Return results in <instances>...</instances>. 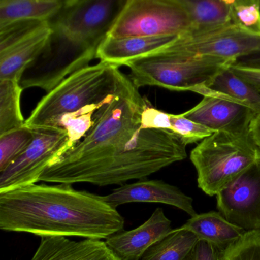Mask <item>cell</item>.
Wrapping results in <instances>:
<instances>
[{"mask_svg": "<svg viewBox=\"0 0 260 260\" xmlns=\"http://www.w3.org/2000/svg\"><path fill=\"white\" fill-rule=\"evenodd\" d=\"M138 89L127 76L89 133L48 167L39 181L121 186L179 162L180 144L173 133L141 125V114L149 101Z\"/></svg>", "mask_w": 260, "mask_h": 260, "instance_id": "1", "label": "cell"}, {"mask_svg": "<svg viewBox=\"0 0 260 260\" xmlns=\"http://www.w3.org/2000/svg\"><path fill=\"white\" fill-rule=\"evenodd\" d=\"M117 208L71 184H32L0 192V229L38 237L107 239L123 231Z\"/></svg>", "mask_w": 260, "mask_h": 260, "instance_id": "2", "label": "cell"}, {"mask_svg": "<svg viewBox=\"0 0 260 260\" xmlns=\"http://www.w3.org/2000/svg\"><path fill=\"white\" fill-rule=\"evenodd\" d=\"M127 0H63L48 21L51 34L40 55L25 70L24 89L49 92L67 77L89 66Z\"/></svg>", "mask_w": 260, "mask_h": 260, "instance_id": "3", "label": "cell"}, {"mask_svg": "<svg viewBox=\"0 0 260 260\" xmlns=\"http://www.w3.org/2000/svg\"><path fill=\"white\" fill-rule=\"evenodd\" d=\"M127 76L115 65L100 62L71 74L38 103L25 126L61 129L68 135L65 152L77 146L112 101Z\"/></svg>", "mask_w": 260, "mask_h": 260, "instance_id": "4", "label": "cell"}, {"mask_svg": "<svg viewBox=\"0 0 260 260\" xmlns=\"http://www.w3.org/2000/svg\"><path fill=\"white\" fill-rule=\"evenodd\" d=\"M190 159L197 171L198 186L214 196L260 160V149L250 132H214L191 150Z\"/></svg>", "mask_w": 260, "mask_h": 260, "instance_id": "5", "label": "cell"}, {"mask_svg": "<svg viewBox=\"0 0 260 260\" xmlns=\"http://www.w3.org/2000/svg\"><path fill=\"white\" fill-rule=\"evenodd\" d=\"M235 61L213 57H188L157 51L127 63L128 76L138 89L158 86L173 91L194 92L207 86Z\"/></svg>", "mask_w": 260, "mask_h": 260, "instance_id": "6", "label": "cell"}, {"mask_svg": "<svg viewBox=\"0 0 260 260\" xmlns=\"http://www.w3.org/2000/svg\"><path fill=\"white\" fill-rule=\"evenodd\" d=\"M189 27L181 0H127L107 37L182 36Z\"/></svg>", "mask_w": 260, "mask_h": 260, "instance_id": "7", "label": "cell"}, {"mask_svg": "<svg viewBox=\"0 0 260 260\" xmlns=\"http://www.w3.org/2000/svg\"><path fill=\"white\" fill-rule=\"evenodd\" d=\"M33 140L26 150L0 172V192L40 182L50 166L64 154L68 135L61 129H32Z\"/></svg>", "mask_w": 260, "mask_h": 260, "instance_id": "8", "label": "cell"}, {"mask_svg": "<svg viewBox=\"0 0 260 260\" xmlns=\"http://www.w3.org/2000/svg\"><path fill=\"white\" fill-rule=\"evenodd\" d=\"M51 34L48 21H21L0 28V80H21Z\"/></svg>", "mask_w": 260, "mask_h": 260, "instance_id": "9", "label": "cell"}, {"mask_svg": "<svg viewBox=\"0 0 260 260\" xmlns=\"http://www.w3.org/2000/svg\"><path fill=\"white\" fill-rule=\"evenodd\" d=\"M260 50V38L242 31L233 24L198 36L182 35L159 51L188 57H213L237 61Z\"/></svg>", "mask_w": 260, "mask_h": 260, "instance_id": "10", "label": "cell"}, {"mask_svg": "<svg viewBox=\"0 0 260 260\" xmlns=\"http://www.w3.org/2000/svg\"><path fill=\"white\" fill-rule=\"evenodd\" d=\"M216 196L218 212L230 223L246 232L260 231V160Z\"/></svg>", "mask_w": 260, "mask_h": 260, "instance_id": "11", "label": "cell"}, {"mask_svg": "<svg viewBox=\"0 0 260 260\" xmlns=\"http://www.w3.org/2000/svg\"><path fill=\"white\" fill-rule=\"evenodd\" d=\"M203 96L194 108L182 113L185 118L215 132L243 134L250 132V125L258 116L253 110L224 95L202 86L194 92Z\"/></svg>", "mask_w": 260, "mask_h": 260, "instance_id": "12", "label": "cell"}, {"mask_svg": "<svg viewBox=\"0 0 260 260\" xmlns=\"http://www.w3.org/2000/svg\"><path fill=\"white\" fill-rule=\"evenodd\" d=\"M108 204L117 208L132 202H153L172 205L188 215H196L193 199L179 188L162 180L142 179L132 184H124L111 194L103 196Z\"/></svg>", "mask_w": 260, "mask_h": 260, "instance_id": "13", "label": "cell"}, {"mask_svg": "<svg viewBox=\"0 0 260 260\" xmlns=\"http://www.w3.org/2000/svg\"><path fill=\"white\" fill-rule=\"evenodd\" d=\"M172 231L171 220L162 208H157L141 226L112 234L105 242L120 259L140 260L153 245Z\"/></svg>", "mask_w": 260, "mask_h": 260, "instance_id": "14", "label": "cell"}, {"mask_svg": "<svg viewBox=\"0 0 260 260\" xmlns=\"http://www.w3.org/2000/svg\"><path fill=\"white\" fill-rule=\"evenodd\" d=\"M31 260H121L100 240L74 241L68 237H46Z\"/></svg>", "mask_w": 260, "mask_h": 260, "instance_id": "15", "label": "cell"}, {"mask_svg": "<svg viewBox=\"0 0 260 260\" xmlns=\"http://www.w3.org/2000/svg\"><path fill=\"white\" fill-rule=\"evenodd\" d=\"M179 36H162L155 37H106L97 51L100 62L120 68L141 57L162 49L173 43Z\"/></svg>", "mask_w": 260, "mask_h": 260, "instance_id": "16", "label": "cell"}, {"mask_svg": "<svg viewBox=\"0 0 260 260\" xmlns=\"http://www.w3.org/2000/svg\"><path fill=\"white\" fill-rule=\"evenodd\" d=\"M182 226L192 232L199 240L208 242L221 251L238 242L246 233L230 223L218 211L196 214Z\"/></svg>", "mask_w": 260, "mask_h": 260, "instance_id": "17", "label": "cell"}, {"mask_svg": "<svg viewBox=\"0 0 260 260\" xmlns=\"http://www.w3.org/2000/svg\"><path fill=\"white\" fill-rule=\"evenodd\" d=\"M188 13L190 27L185 36H198L232 24V0H181Z\"/></svg>", "mask_w": 260, "mask_h": 260, "instance_id": "18", "label": "cell"}, {"mask_svg": "<svg viewBox=\"0 0 260 260\" xmlns=\"http://www.w3.org/2000/svg\"><path fill=\"white\" fill-rule=\"evenodd\" d=\"M63 0H0V28L21 21H48Z\"/></svg>", "mask_w": 260, "mask_h": 260, "instance_id": "19", "label": "cell"}, {"mask_svg": "<svg viewBox=\"0 0 260 260\" xmlns=\"http://www.w3.org/2000/svg\"><path fill=\"white\" fill-rule=\"evenodd\" d=\"M199 240L192 232L182 226L173 229L153 245L141 260H191Z\"/></svg>", "mask_w": 260, "mask_h": 260, "instance_id": "20", "label": "cell"}, {"mask_svg": "<svg viewBox=\"0 0 260 260\" xmlns=\"http://www.w3.org/2000/svg\"><path fill=\"white\" fill-rule=\"evenodd\" d=\"M205 87L248 106L260 115L259 91L236 75L231 67L223 70Z\"/></svg>", "mask_w": 260, "mask_h": 260, "instance_id": "21", "label": "cell"}, {"mask_svg": "<svg viewBox=\"0 0 260 260\" xmlns=\"http://www.w3.org/2000/svg\"><path fill=\"white\" fill-rule=\"evenodd\" d=\"M23 90L19 79L0 80V136L25 125L20 106Z\"/></svg>", "mask_w": 260, "mask_h": 260, "instance_id": "22", "label": "cell"}, {"mask_svg": "<svg viewBox=\"0 0 260 260\" xmlns=\"http://www.w3.org/2000/svg\"><path fill=\"white\" fill-rule=\"evenodd\" d=\"M33 140V130L24 126L0 136V172L20 156Z\"/></svg>", "mask_w": 260, "mask_h": 260, "instance_id": "23", "label": "cell"}, {"mask_svg": "<svg viewBox=\"0 0 260 260\" xmlns=\"http://www.w3.org/2000/svg\"><path fill=\"white\" fill-rule=\"evenodd\" d=\"M231 22L242 31L260 38V0H232Z\"/></svg>", "mask_w": 260, "mask_h": 260, "instance_id": "24", "label": "cell"}, {"mask_svg": "<svg viewBox=\"0 0 260 260\" xmlns=\"http://www.w3.org/2000/svg\"><path fill=\"white\" fill-rule=\"evenodd\" d=\"M171 132L177 135L187 146L198 141L201 142L215 132L185 118L182 114H171Z\"/></svg>", "mask_w": 260, "mask_h": 260, "instance_id": "25", "label": "cell"}, {"mask_svg": "<svg viewBox=\"0 0 260 260\" xmlns=\"http://www.w3.org/2000/svg\"><path fill=\"white\" fill-rule=\"evenodd\" d=\"M223 260H260V231L246 232L223 251Z\"/></svg>", "mask_w": 260, "mask_h": 260, "instance_id": "26", "label": "cell"}, {"mask_svg": "<svg viewBox=\"0 0 260 260\" xmlns=\"http://www.w3.org/2000/svg\"><path fill=\"white\" fill-rule=\"evenodd\" d=\"M141 125L147 129L171 132V114L158 110L148 103L141 114Z\"/></svg>", "mask_w": 260, "mask_h": 260, "instance_id": "27", "label": "cell"}, {"mask_svg": "<svg viewBox=\"0 0 260 260\" xmlns=\"http://www.w3.org/2000/svg\"><path fill=\"white\" fill-rule=\"evenodd\" d=\"M223 251L220 250L214 245L199 240L194 251L191 260H223Z\"/></svg>", "mask_w": 260, "mask_h": 260, "instance_id": "28", "label": "cell"}, {"mask_svg": "<svg viewBox=\"0 0 260 260\" xmlns=\"http://www.w3.org/2000/svg\"><path fill=\"white\" fill-rule=\"evenodd\" d=\"M231 69L236 75L252 85L260 92V68H249L234 63L231 65Z\"/></svg>", "mask_w": 260, "mask_h": 260, "instance_id": "29", "label": "cell"}, {"mask_svg": "<svg viewBox=\"0 0 260 260\" xmlns=\"http://www.w3.org/2000/svg\"><path fill=\"white\" fill-rule=\"evenodd\" d=\"M235 63L242 66L260 68V50L238 59Z\"/></svg>", "mask_w": 260, "mask_h": 260, "instance_id": "30", "label": "cell"}, {"mask_svg": "<svg viewBox=\"0 0 260 260\" xmlns=\"http://www.w3.org/2000/svg\"><path fill=\"white\" fill-rule=\"evenodd\" d=\"M250 132L254 141L260 149V115H258L251 124Z\"/></svg>", "mask_w": 260, "mask_h": 260, "instance_id": "31", "label": "cell"}]
</instances>
